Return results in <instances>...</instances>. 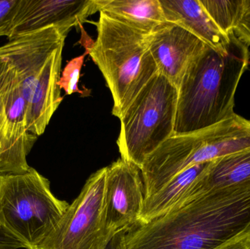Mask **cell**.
<instances>
[{"mask_svg":"<svg viewBox=\"0 0 250 249\" xmlns=\"http://www.w3.org/2000/svg\"><path fill=\"white\" fill-rule=\"evenodd\" d=\"M211 162L197 164L188 168L155 194L145 198L137 222L147 223L170 211L184 193L208 168Z\"/></svg>","mask_w":250,"mask_h":249,"instance_id":"obj_16","label":"cell"},{"mask_svg":"<svg viewBox=\"0 0 250 249\" xmlns=\"http://www.w3.org/2000/svg\"><path fill=\"white\" fill-rule=\"evenodd\" d=\"M145 200L141 169L125 159L106 167L104 211L107 229L113 235L135 225Z\"/></svg>","mask_w":250,"mask_h":249,"instance_id":"obj_8","label":"cell"},{"mask_svg":"<svg viewBox=\"0 0 250 249\" xmlns=\"http://www.w3.org/2000/svg\"><path fill=\"white\" fill-rule=\"evenodd\" d=\"M233 33L244 43L250 45V0H244L243 13Z\"/></svg>","mask_w":250,"mask_h":249,"instance_id":"obj_20","label":"cell"},{"mask_svg":"<svg viewBox=\"0 0 250 249\" xmlns=\"http://www.w3.org/2000/svg\"><path fill=\"white\" fill-rule=\"evenodd\" d=\"M226 53L207 45L178 87L173 135L195 133L235 115V95L250 63L249 46L234 33Z\"/></svg>","mask_w":250,"mask_h":249,"instance_id":"obj_2","label":"cell"},{"mask_svg":"<svg viewBox=\"0 0 250 249\" xmlns=\"http://www.w3.org/2000/svg\"><path fill=\"white\" fill-rule=\"evenodd\" d=\"M69 206L55 197L49 181L34 168L23 173L0 174V227L25 249H36Z\"/></svg>","mask_w":250,"mask_h":249,"instance_id":"obj_4","label":"cell"},{"mask_svg":"<svg viewBox=\"0 0 250 249\" xmlns=\"http://www.w3.org/2000/svg\"><path fill=\"white\" fill-rule=\"evenodd\" d=\"M148 39L158 73L177 89L189 64L207 45L182 26L168 21L150 33Z\"/></svg>","mask_w":250,"mask_h":249,"instance_id":"obj_11","label":"cell"},{"mask_svg":"<svg viewBox=\"0 0 250 249\" xmlns=\"http://www.w3.org/2000/svg\"><path fill=\"white\" fill-rule=\"evenodd\" d=\"M0 102L6 118V142L0 174L27 172L28 155L38 137L27 128V104L16 72L0 55Z\"/></svg>","mask_w":250,"mask_h":249,"instance_id":"obj_7","label":"cell"},{"mask_svg":"<svg viewBox=\"0 0 250 249\" xmlns=\"http://www.w3.org/2000/svg\"><path fill=\"white\" fill-rule=\"evenodd\" d=\"M106 167L86 180L54 230L36 249H107L116 235L107 229L104 211Z\"/></svg>","mask_w":250,"mask_h":249,"instance_id":"obj_6","label":"cell"},{"mask_svg":"<svg viewBox=\"0 0 250 249\" xmlns=\"http://www.w3.org/2000/svg\"><path fill=\"white\" fill-rule=\"evenodd\" d=\"M6 142V118L2 105L0 102V170L2 162L3 154Z\"/></svg>","mask_w":250,"mask_h":249,"instance_id":"obj_22","label":"cell"},{"mask_svg":"<svg viewBox=\"0 0 250 249\" xmlns=\"http://www.w3.org/2000/svg\"><path fill=\"white\" fill-rule=\"evenodd\" d=\"M220 249H250V235L230 243Z\"/></svg>","mask_w":250,"mask_h":249,"instance_id":"obj_23","label":"cell"},{"mask_svg":"<svg viewBox=\"0 0 250 249\" xmlns=\"http://www.w3.org/2000/svg\"><path fill=\"white\" fill-rule=\"evenodd\" d=\"M25 249L24 245L0 227V249Z\"/></svg>","mask_w":250,"mask_h":249,"instance_id":"obj_21","label":"cell"},{"mask_svg":"<svg viewBox=\"0 0 250 249\" xmlns=\"http://www.w3.org/2000/svg\"><path fill=\"white\" fill-rule=\"evenodd\" d=\"M60 46L51 56L37 80L27 106V128L39 137L43 134L51 117L62 102L58 85L61 73L62 51Z\"/></svg>","mask_w":250,"mask_h":249,"instance_id":"obj_13","label":"cell"},{"mask_svg":"<svg viewBox=\"0 0 250 249\" xmlns=\"http://www.w3.org/2000/svg\"><path fill=\"white\" fill-rule=\"evenodd\" d=\"M86 54H88L86 51L84 54L70 60L63 70L58 85L60 89L64 91L66 95H70L74 93L83 94V92L79 89L78 84Z\"/></svg>","mask_w":250,"mask_h":249,"instance_id":"obj_18","label":"cell"},{"mask_svg":"<svg viewBox=\"0 0 250 249\" xmlns=\"http://www.w3.org/2000/svg\"><path fill=\"white\" fill-rule=\"evenodd\" d=\"M219 29L229 35L233 33L243 13L244 0H200Z\"/></svg>","mask_w":250,"mask_h":249,"instance_id":"obj_17","label":"cell"},{"mask_svg":"<svg viewBox=\"0 0 250 249\" xmlns=\"http://www.w3.org/2000/svg\"><path fill=\"white\" fill-rule=\"evenodd\" d=\"M160 2L167 21L182 26L213 49L227 52L230 35L219 29L200 0H160Z\"/></svg>","mask_w":250,"mask_h":249,"instance_id":"obj_14","label":"cell"},{"mask_svg":"<svg viewBox=\"0 0 250 249\" xmlns=\"http://www.w3.org/2000/svg\"><path fill=\"white\" fill-rule=\"evenodd\" d=\"M117 249V237L116 235L114 237V239L111 241L110 243L109 246H108V249Z\"/></svg>","mask_w":250,"mask_h":249,"instance_id":"obj_24","label":"cell"},{"mask_svg":"<svg viewBox=\"0 0 250 249\" xmlns=\"http://www.w3.org/2000/svg\"><path fill=\"white\" fill-rule=\"evenodd\" d=\"M178 89L157 72L122 118L117 146L122 159L141 169L146 158L173 134Z\"/></svg>","mask_w":250,"mask_h":249,"instance_id":"obj_5","label":"cell"},{"mask_svg":"<svg viewBox=\"0 0 250 249\" xmlns=\"http://www.w3.org/2000/svg\"><path fill=\"white\" fill-rule=\"evenodd\" d=\"M21 0H0V37L8 38Z\"/></svg>","mask_w":250,"mask_h":249,"instance_id":"obj_19","label":"cell"},{"mask_svg":"<svg viewBox=\"0 0 250 249\" xmlns=\"http://www.w3.org/2000/svg\"><path fill=\"white\" fill-rule=\"evenodd\" d=\"M246 184H250V149L213 160L172 210L211 192Z\"/></svg>","mask_w":250,"mask_h":249,"instance_id":"obj_12","label":"cell"},{"mask_svg":"<svg viewBox=\"0 0 250 249\" xmlns=\"http://www.w3.org/2000/svg\"><path fill=\"white\" fill-rule=\"evenodd\" d=\"M66 38L56 27L18 37L0 46V55L11 65L29 104L37 80L54 52Z\"/></svg>","mask_w":250,"mask_h":249,"instance_id":"obj_10","label":"cell"},{"mask_svg":"<svg viewBox=\"0 0 250 249\" xmlns=\"http://www.w3.org/2000/svg\"><path fill=\"white\" fill-rule=\"evenodd\" d=\"M250 235V184L204 194L117 234L118 249H220Z\"/></svg>","mask_w":250,"mask_h":249,"instance_id":"obj_1","label":"cell"},{"mask_svg":"<svg viewBox=\"0 0 250 249\" xmlns=\"http://www.w3.org/2000/svg\"><path fill=\"white\" fill-rule=\"evenodd\" d=\"M99 12L145 33L167 21L160 0H95Z\"/></svg>","mask_w":250,"mask_h":249,"instance_id":"obj_15","label":"cell"},{"mask_svg":"<svg viewBox=\"0 0 250 249\" xmlns=\"http://www.w3.org/2000/svg\"><path fill=\"white\" fill-rule=\"evenodd\" d=\"M96 40L86 48L102 73L114 100L112 114L121 118L157 67L145 33L100 12Z\"/></svg>","mask_w":250,"mask_h":249,"instance_id":"obj_3","label":"cell"},{"mask_svg":"<svg viewBox=\"0 0 250 249\" xmlns=\"http://www.w3.org/2000/svg\"><path fill=\"white\" fill-rule=\"evenodd\" d=\"M99 12L95 0H21L8 40L56 27L67 37L71 28Z\"/></svg>","mask_w":250,"mask_h":249,"instance_id":"obj_9","label":"cell"}]
</instances>
